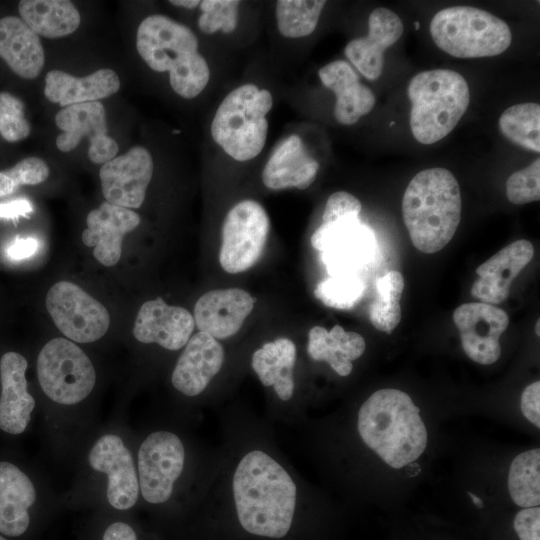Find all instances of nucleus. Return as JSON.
Masks as SVG:
<instances>
[{
    "label": "nucleus",
    "instance_id": "nucleus-15",
    "mask_svg": "<svg viewBox=\"0 0 540 540\" xmlns=\"http://www.w3.org/2000/svg\"><path fill=\"white\" fill-rule=\"evenodd\" d=\"M150 152L135 146L125 154L102 164L99 171L102 194L106 201L124 208H139L144 202L153 175Z\"/></svg>",
    "mask_w": 540,
    "mask_h": 540
},
{
    "label": "nucleus",
    "instance_id": "nucleus-50",
    "mask_svg": "<svg viewBox=\"0 0 540 540\" xmlns=\"http://www.w3.org/2000/svg\"><path fill=\"white\" fill-rule=\"evenodd\" d=\"M0 540H8L2 534H0Z\"/></svg>",
    "mask_w": 540,
    "mask_h": 540
},
{
    "label": "nucleus",
    "instance_id": "nucleus-3",
    "mask_svg": "<svg viewBox=\"0 0 540 540\" xmlns=\"http://www.w3.org/2000/svg\"><path fill=\"white\" fill-rule=\"evenodd\" d=\"M462 198L454 175L444 168L418 172L402 199V215L413 245L431 254L453 238L461 220Z\"/></svg>",
    "mask_w": 540,
    "mask_h": 540
},
{
    "label": "nucleus",
    "instance_id": "nucleus-41",
    "mask_svg": "<svg viewBox=\"0 0 540 540\" xmlns=\"http://www.w3.org/2000/svg\"><path fill=\"white\" fill-rule=\"evenodd\" d=\"M361 202L346 191L331 194L326 202L322 223H328L347 216H359Z\"/></svg>",
    "mask_w": 540,
    "mask_h": 540
},
{
    "label": "nucleus",
    "instance_id": "nucleus-21",
    "mask_svg": "<svg viewBox=\"0 0 540 540\" xmlns=\"http://www.w3.org/2000/svg\"><path fill=\"white\" fill-rule=\"evenodd\" d=\"M254 303L255 299L239 288L209 291L195 304V326L215 339L228 338L240 330Z\"/></svg>",
    "mask_w": 540,
    "mask_h": 540
},
{
    "label": "nucleus",
    "instance_id": "nucleus-19",
    "mask_svg": "<svg viewBox=\"0 0 540 540\" xmlns=\"http://www.w3.org/2000/svg\"><path fill=\"white\" fill-rule=\"evenodd\" d=\"M190 312L168 305L161 297L142 304L136 316L133 335L142 343H157L168 350L185 346L194 330Z\"/></svg>",
    "mask_w": 540,
    "mask_h": 540
},
{
    "label": "nucleus",
    "instance_id": "nucleus-12",
    "mask_svg": "<svg viewBox=\"0 0 540 540\" xmlns=\"http://www.w3.org/2000/svg\"><path fill=\"white\" fill-rule=\"evenodd\" d=\"M185 451L179 437L168 431L151 433L138 451L139 487L152 504L166 502L181 475Z\"/></svg>",
    "mask_w": 540,
    "mask_h": 540
},
{
    "label": "nucleus",
    "instance_id": "nucleus-1",
    "mask_svg": "<svg viewBox=\"0 0 540 540\" xmlns=\"http://www.w3.org/2000/svg\"><path fill=\"white\" fill-rule=\"evenodd\" d=\"M232 487L238 520L247 532L270 538L288 533L296 485L277 461L262 451L247 453L238 463Z\"/></svg>",
    "mask_w": 540,
    "mask_h": 540
},
{
    "label": "nucleus",
    "instance_id": "nucleus-20",
    "mask_svg": "<svg viewBox=\"0 0 540 540\" xmlns=\"http://www.w3.org/2000/svg\"><path fill=\"white\" fill-rule=\"evenodd\" d=\"M140 221V216L131 209L105 201L87 215L82 241L86 246H94L93 255L99 263L113 266L120 260L125 234Z\"/></svg>",
    "mask_w": 540,
    "mask_h": 540
},
{
    "label": "nucleus",
    "instance_id": "nucleus-27",
    "mask_svg": "<svg viewBox=\"0 0 540 540\" xmlns=\"http://www.w3.org/2000/svg\"><path fill=\"white\" fill-rule=\"evenodd\" d=\"M36 491L30 478L16 465L0 462V534L23 535L30 524L29 508Z\"/></svg>",
    "mask_w": 540,
    "mask_h": 540
},
{
    "label": "nucleus",
    "instance_id": "nucleus-46",
    "mask_svg": "<svg viewBox=\"0 0 540 540\" xmlns=\"http://www.w3.org/2000/svg\"><path fill=\"white\" fill-rule=\"evenodd\" d=\"M102 540H137V535L127 523L114 522L105 529Z\"/></svg>",
    "mask_w": 540,
    "mask_h": 540
},
{
    "label": "nucleus",
    "instance_id": "nucleus-43",
    "mask_svg": "<svg viewBox=\"0 0 540 540\" xmlns=\"http://www.w3.org/2000/svg\"><path fill=\"white\" fill-rule=\"evenodd\" d=\"M520 408L523 415L537 428L540 427V382L528 385L521 395Z\"/></svg>",
    "mask_w": 540,
    "mask_h": 540
},
{
    "label": "nucleus",
    "instance_id": "nucleus-42",
    "mask_svg": "<svg viewBox=\"0 0 540 540\" xmlns=\"http://www.w3.org/2000/svg\"><path fill=\"white\" fill-rule=\"evenodd\" d=\"M514 529L520 540H540V508L535 506L519 511L514 519Z\"/></svg>",
    "mask_w": 540,
    "mask_h": 540
},
{
    "label": "nucleus",
    "instance_id": "nucleus-13",
    "mask_svg": "<svg viewBox=\"0 0 540 540\" xmlns=\"http://www.w3.org/2000/svg\"><path fill=\"white\" fill-rule=\"evenodd\" d=\"M57 127L63 132L56 138V146L62 152L76 148L82 137L89 139V159L104 164L118 152L117 142L108 135L106 111L99 101L74 104L59 110L55 116Z\"/></svg>",
    "mask_w": 540,
    "mask_h": 540
},
{
    "label": "nucleus",
    "instance_id": "nucleus-40",
    "mask_svg": "<svg viewBox=\"0 0 540 540\" xmlns=\"http://www.w3.org/2000/svg\"><path fill=\"white\" fill-rule=\"evenodd\" d=\"M239 4L240 1L236 0H215L214 9L199 16V29L207 34L219 30L233 32L237 26Z\"/></svg>",
    "mask_w": 540,
    "mask_h": 540
},
{
    "label": "nucleus",
    "instance_id": "nucleus-9",
    "mask_svg": "<svg viewBox=\"0 0 540 540\" xmlns=\"http://www.w3.org/2000/svg\"><path fill=\"white\" fill-rule=\"evenodd\" d=\"M311 244L321 252L330 276H357L376 251L374 233L359 216L322 223L312 234Z\"/></svg>",
    "mask_w": 540,
    "mask_h": 540
},
{
    "label": "nucleus",
    "instance_id": "nucleus-7",
    "mask_svg": "<svg viewBox=\"0 0 540 540\" xmlns=\"http://www.w3.org/2000/svg\"><path fill=\"white\" fill-rule=\"evenodd\" d=\"M37 374L43 392L63 405L85 399L96 381L89 357L65 338H54L44 345L37 358Z\"/></svg>",
    "mask_w": 540,
    "mask_h": 540
},
{
    "label": "nucleus",
    "instance_id": "nucleus-49",
    "mask_svg": "<svg viewBox=\"0 0 540 540\" xmlns=\"http://www.w3.org/2000/svg\"><path fill=\"white\" fill-rule=\"evenodd\" d=\"M540 319L537 320L536 322V325H535V332H536V335L539 337L540 336Z\"/></svg>",
    "mask_w": 540,
    "mask_h": 540
},
{
    "label": "nucleus",
    "instance_id": "nucleus-17",
    "mask_svg": "<svg viewBox=\"0 0 540 540\" xmlns=\"http://www.w3.org/2000/svg\"><path fill=\"white\" fill-rule=\"evenodd\" d=\"M403 34V23L393 11L378 7L368 18V34L351 40L344 54L368 80H377L383 71L384 54Z\"/></svg>",
    "mask_w": 540,
    "mask_h": 540
},
{
    "label": "nucleus",
    "instance_id": "nucleus-5",
    "mask_svg": "<svg viewBox=\"0 0 540 540\" xmlns=\"http://www.w3.org/2000/svg\"><path fill=\"white\" fill-rule=\"evenodd\" d=\"M434 43L456 58L499 55L511 44L507 23L485 10L472 6H452L438 11L430 22Z\"/></svg>",
    "mask_w": 540,
    "mask_h": 540
},
{
    "label": "nucleus",
    "instance_id": "nucleus-33",
    "mask_svg": "<svg viewBox=\"0 0 540 540\" xmlns=\"http://www.w3.org/2000/svg\"><path fill=\"white\" fill-rule=\"evenodd\" d=\"M502 134L516 145L540 152V105L525 102L510 106L499 118Z\"/></svg>",
    "mask_w": 540,
    "mask_h": 540
},
{
    "label": "nucleus",
    "instance_id": "nucleus-26",
    "mask_svg": "<svg viewBox=\"0 0 540 540\" xmlns=\"http://www.w3.org/2000/svg\"><path fill=\"white\" fill-rule=\"evenodd\" d=\"M120 79L109 68L98 69L84 77H75L61 70H51L45 76L44 94L61 107L94 102L116 93Z\"/></svg>",
    "mask_w": 540,
    "mask_h": 540
},
{
    "label": "nucleus",
    "instance_id": "nucleus-48",
    "mask_svg": "<svg viewBox=\"0 0 540 540\" xmlns=\"http://www.w3.org/2000/svg\"><path fill=\"white\" fill-rule=\"evenodd\" d=\"M468 495L470 496V498L472 499L473 503L479 507V508H483V501L481 498L477 497L475 494L471 493V492H468Z\"/></svg>",
    "mask_w": 540,
    "mask_h": 540
},
{
    "label": "nucleus",
    "instance_id": "nucleus-2",
    "mask_svg": "<svg viewBox=\"0 0 540 540\" xmlns=\"http://www.w3.org/2000/svg\"><path fill=\"white\" fill-rule=\"evenodd\" d=\"M357 427L364 443L395 469L418 459L427 445L419 408L401 390L374 392L360 407Z\"/></svg>",
    "mask_w": 540,
    "mask_h": 540
},
{
    "label": "nucleus",
    "instance_id": "nucleus-51",
    "mask_svg": "<svg viewBox=\"0 0 540 540\" xmlns=\"http://www.w3.org/2000/svg\"><path fill=\"white\" fill-rule=\"evenodd\" d=\"M414 25H415L416 29H419V23L418 22H416Z\"/></svg>",
    "mask_w": 540,
    "mask_h": 540
},
{
    "label": "nucleus",
    "instance_id": "nucleus-29",
    "mask_svg": "<svg viewBox=\"0 0 540 540\" xmlns=\"http://www.w3.org/2000/svg\"><path fill=\"white\" fill-rule=\"evenodd\" d=\"M366 349L364 338L356 332H347L340 325L330 331L314 326L308 333L307 351L315 361H325L340 376H348L352 361L361 357Z\"/></svg>",
    "mask_w": 540,
    "mask_h": 540
},
{
    "label": "nucleus",
    "instance_id": "nucleus-6",
    "mask_svg": "<svg viewBox=\"0 0 540 540\" xmlns=\"http://www.w3.org/2000/svg\"><path fill=\"white\" fill-rule=\"evenodd\" d=\"M258 91L254 84L232 90L220 103L211 123L212 139L236 161L258 156L267 140L268 120L257 116L250 105Z\"/></svg>",
    "mask_w": 540,
    "mask_h": 540
},
{
    "label": "nucleus",
    "instance_id": "nucleus-8",
    "mask_svg": "<svg viewBox=\"0 0 540 540\" xmlns=\"http://www.w3.org/2000/svg\"><path fill=\"white\" fill-rule=\"evenodd\" d=\"M193 31L161 14L146 17L136 35V47L144 62L156 72H169L174 78L204 57L198 52Z\"/></svg>",
    "mask_w": 540,
    "mask_h": 540
},
{
    "label": "nucleus",
    "instance_id": "nucleus-11",
    "mask_svg": "<svg viewBox=\"0 0 540 540\" xmlns=\"http://www.w3.org/2000/svg\"><path fill=\"white\" fill-rule=\"evenodd\" d=\"M45 303L56 327L70 340L94 342L109 328L110 316L105 306L72 282L52 285Z\"/></svg>",
    "mask_w": 540,
    "mask_h": 540
},
{
    "label": "nucleus",
    "instance_id": "nucleus-10",
    "mask_svg": "<svg viewBox=\"0 0 540 540\" xmlns=\"http://www.w3.org/2000/svg\"><path fill=\"white\" fill-rule=\"evenodd\" d=\"M269 229V217L258 202L243 200L233 206L222 227L221 267L230 274L251 268L262 255Z\"/></svg>",
    "mask_w": 540,
    "mask_h": 540
},
{
    "label": "nucleus",
    "instance_id": "nucleus-25",
    "mask_svg": "<svg viewBox=\"0 0 540 540\" xmlns=\"http://www.w3.org/2000/svg\"><path fill=\"white\" fill-rule=\"evenodd\" d=\"M322 84L336 96L334 117L343 125H353L371 112L376 103L373 91L359 81L352 66L344 60L332 61L318 71Z\"/></svg>",
    "mask_w": 540,
    "mask_h": 540
},
{
    "label": "nucleus",
    "instance_id": "nucleus-31",
    "mask_svg": "<svg viewBox=\"0 0 540 540\" xmlns=\"http://www.w3.org/2000/svg\"><path fill=\"white\" fill-rule=\"evenodd\" d=\"M21 19L37 34L60 38L72 34L81 17L68 0H22L18 5Z\"/></svg>",
    "mask_w": 540,
    "mask_h": 540
},
{
    "label": "nucleus",
    "instance_id": "nucleus-37",
    "mask_svg": "<svg viewBox=\"0 0 540 540\" xmlns=\"http://www.w3.org/2000/svg\"><path fill=\"white\" fill-rule=\"evenodd\" d=\"M50 170L46 162L38 157H27L10 169L0 171V198L14 193L22 185H37L44 182Z\"/></svg>",
    "mask_w": 540,
    "mask_h": 540
},
{
    "label": "nucleus",
    "instance_id": "nucleus-14",
    "mask_svg": "<svg viewBox=\"0 0 540 540\" xmlns=\"http://www.w3.org/2000/svg\"><path fill=\"white\" fill-rule=\"evenodd\" d=\"M465 354L474 362L490 365L501 356L500 336L509 325L501 308L482 302L464 303L453 312Z\"/></svg>",
    "mask_w": 540,
    "mask_h": 540
},
{
    "label": "nucleus",
    "instance_id": "nucleus-30",
    "mask_svg": "<svg viewBox=\"0 0 540 540\" xmlns=\"http://www.w3.org/2000/svg\"><path fill=\"white\" fill-rule=\"evenodd\" d=\"M295 344L288 338L265 343L252 356V368L264 386H273L278 397L289 400L294 392Z\"/></svg>",
    "mask_w": 540,
    "mask_h": 540
},
{
    "label": "nucleus",
    "instance_id": "nucleus-38",
    "mask_svg": "<svg viewBox=\"0 0 540 540\" xmlns=\"http://www.w3.org/2000/svg\"><path fill=\"white\" fill-rule=\"evenodd\" d=\"M23 102L8 92H0V134L8 142L25 139L30 134Z\"/></svg>",
    "mask_w": 540,
    "mask_h": 540
},
{
    "label": "nucleus",
    "instance_id": "nucleus-4",
    "mask_svg": "<svg viewBox=\"0 0 540 540\" xmlns=\"http://www.w3.org/2000/svg\"><path fill=\"white\" fill-rule=\"evenodd\" d=\"M412 107L410 128L422 144H433L446 137L458 124L470 103V90L464 77L449 69H433L416 74L409 82Z\"/></svg>",
    "mask_w": 540,
    "mask_h": 540
},
{
    "label": "nucleus",
    "instance_id": "nucleus-36",
    "mask_svg": "<svg viewBox=\"0 0 540 540\" xmlns=\"http://www.w3.org/2000/svg\"><path fill=\"white\" fill-rule=\"evenodd\" d=\"M364 290L358 276H330L317 284L314 295L330 308L349 310L360 301Z\"/></svg>",
    "mask_w": 540,
    "mask_h": 540
},
{
    "label": "nucleus",
    "instance_id": "nucleus-24",
    "mask_svg": "<svg viewBox=\"0 0 540 540\" xmlns=\"http://www.w3.org/2000/svg\"><path fill=\"white\" fill-rule=\"evenodd\" d=\"M318 170V161L308 153L301 137L291 134L273 150L262 171V182L272 190H303L313 183Z\"/></svg>",
    "mask_w": 540,
    "mask_h": 540
},
{
    "label": "nucleus",
    "instance_id": "nucleus-22",
    "mask_svg": "<svg viewBox=\"0 0 540 540\" xmlns=\"http://www.w3.org/2000/svg\"><path fill=\"white\" fill-rule=\"evenodd\" d=\"M224 350L211 335L199 331L187 342L172 373L173 386L186 396L199 395L220 371Z\"/></svg>",
    "mask_w": 540,
    "mask_h": 540
},
{
    "label": "nucleus",
    "instance_id": "nucleus-18",
    "mask_svg": "<svg viewBox=\"0 0 540 540\" xmlns=\"http://www.w3.org/2000/svg\"><path fill=\"white\" fill-rule=\"evenodd\" d=\"M534 256L532 243L517 240L502 248L477 267L478 278L474 281L471 294L482 303L496 305L507 299L513 280L529 264Z\"/></svg>",
    "mask_w": 540,
    "mask_h": 540
},
{
    "label": "nucleus",
    "instance_id": "nucleus-23",
    "mask_svg": "<svg viewBox=\"0 0 540 540\" xmlns=\"http://www.w3.org/2000/svg\"><path fill=\"white\" fill-rule=\"evenodd\" d=\"M27 367L26 359L14 351L6 352L0 360V429L9 434L25 431L35 407L27 390Z\"/></svg>",
    "mask_w": 540,
    "mask_h": 540
},
{
    "label": "nucleus",
    "instance_id": "nucleus-47",
    "mask_svg": "<svg viewBox=\"0 0 540 540\" xmlns=\"http://www.w3.org/2000/svg\"><path fill=\"white\" fill-rule=\"evenodd\" d=\"M169 3H171L174 6H179L186 9H194L200 4V1L199 0H171L169 1Z\"/></svg>",
    "mask_w": 540,
    "mask_h": 540
},
{
    "label": "nucleus",
    "instance_id": "nucleus-45",
    "mask_svg": "<svg viewBox=\"0 0 540 540\" xmlns=\"http://www.w3.org/2000/svg\"><path fill=\"white\" fill-rule=\"evenodd\" d=\"M33 207L26 199L0 203V219H17L20 216L27 217L32 213Z\"/></svg>",
    "mask_w": 540,
    "mask_h": 540
},
{
    "label": "nucleus",
    "instance_id": "nucleus-34",
    "mask_svg": "<svg viewBox=\"0 0 540 540\" xmlns=\"http://www.w3.org/2000/svg\"><path fill=\"white\" fill-rule=\"evenodd\" d=\"M404 285L402 274L396 270L376 281L377 295L369 308V320L377 330L390 333L400 323V299Z\"/></svg>",
    "mask_w": 540,
    "mask_h": 540
},
{
    "label": "nucleus",
    "instance_id": "nucleus-39",
    "mask_svg": "<svg viewBox=\"0 0 540 540\" xmlns=\"http://www.w3.org/2000/svg\"><path fill=\"white\" fill-rule=\"evenodd\" d=\"M506 196L516 205L539 201L540 199V159L514 172L506 181Z\"/></svg>",
    "mask_w": 540,
    "mask_h": 540
},
{
    "label": "nucleus",
    "instance_id": "nucleus-44",
    "mask_svg": "<svg viewBox=\"0 0 540 540\" xmlns=\"http://www.w3.org/2000/svg\"><path fill=\"white\" fill-rule=\"evenodd\" d=\"M38 248V241L32 237L16 238L7 248L6 254L12 260H22L32 256Z\"/></svg>",
    "mask_w": 540,
    "mask_h": 540
},
{
    "label": "nucleus",
    "instance_id": "nucleus-32",
    "mask_svg": "<svg viewBox=\"0 0 540 540\" xmlns=\"http://www.w3.org/2000/svg\"><path fill=\"white\" fill-rule=\"evenodd\" d=\"M508 489L515 504L529 508L540 504V449L517 455L508 475Z\"/></svg>",
    "mask_w": 540,
    "mask_h": 540
},
{
    "label": "nucleus",
    "instance_id": "nucleus-16",
    "mask_svg": "<svg viewBox=\"0 0 540 540\" xmlns=\"http://www.w3.org/2000/svg\"><path fill=\"white\" fill-rule=\"evenodd\" d=\"M89 464L107 474V499L112 507L127 510L138 499L139 481L130 451L122 439L106 434L96 441L89 453Z\"/></svg>",
    "mask_w": 540,
    "mask_h": 540
},
{
    "label": "nucleus",
    "instance_id": "nucleus-28",
    "mask_svg": "<svg viewBox=\"0 0 540 540\" xmlns=\"http://www.w3.org/2000/svg\"><path fill=\"white\" fill-rule=\"evenodd\" d=\"M0 57L14 73L25 79L36 78L45 63L38 35L15 16L0 19Z\"/></svg>",
    "mask_w": 540,
    "mask_h": 540
},
{
    "label": "nucleus",
    "instance_id": "nucleus-35",
    "mask_svg": "<svg viewBox=\"0 0 540 540\" xmlns=\"http://www.w3.org/2000/svg\"><path fill=\"white\" fill-rule=\"evenodd\" d=\"M324 0H279L276 3L277 28L287 38H301L312 34L321 12Z\"/></svg>",
    "mask_w": 540,
    "mask_h": 540
}]
</instances>
